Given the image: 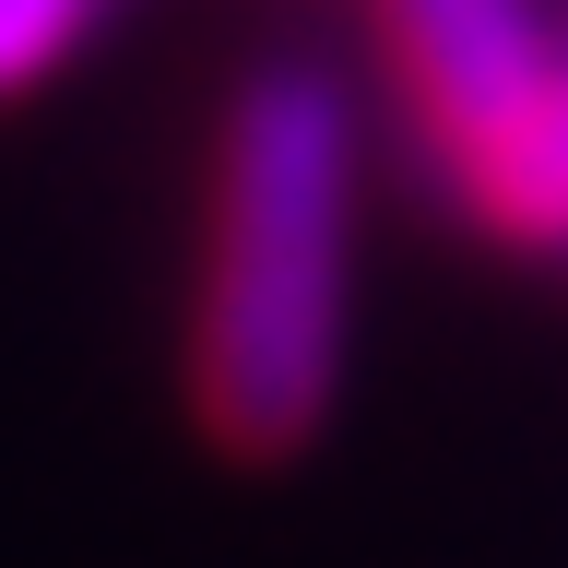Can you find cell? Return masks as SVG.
Returning a JSON list of instances; mask_svg holds the SVG:
<instances>
[{
	"instance_id": "6da1fadb",
	"label": "cell",
	"mask_w": 568,
	"mask_h": 568,
	"mask_svg": "<svg viewBox=\"0 0 568 568\" xmlns=\"http://www.w3.org/2000/svg\"><path fill=\"white\" fill-rule=\"evenodd\" d=\"M355 320V106L320 60H261L213 131L190 415L237 462H284L344 390Z\"/></svg>"
},
{
	"instance_id": "7a4b0ae2",
	"label": "cell",
	"mask_w": 568,
	"mask_h": 568,
	"mask_svg": "<svg viewBox=\"0 0 568 568\" xmlns=\"http://www.w3.org/2000/svg\"><path fill=\"white\" fill-rule=\"evenodd\" d=\"M379 48L438 178H474L557 83V36L532 0H379Z\"/></svg>"
},
{
	"instance_id": "3957f363",
	"label": "cell",
	"mask_w": 568,
	"mask_h": 568,
	"mask_svg": "<svg viewBox=\"0 0 568 568\" xmlns=\"http://www.w3.org/2000/svg\"><path fill=\"white\" fill-rule=\"evenodd\" d=\"M450 202L474 213L497 248H532V261L568 248V48H557V83L532 95V119L497 142L474 178H450Z\"/></svg>"
},
{
	"instance_id": "277c9868",
	"label": "cell",
	"mask_w": 568,
	"mask_h": 568,
	"mask_svg": "<svg viewBox=\"0 0 568 568\" xmlns=\"http://www.w3.org/2000/svg\"><path fill=\"white\" fill-rule=\"evenodd\" d=\"M95 24H106V0H0V95H36Z\"/></svg>"
}]
</instances>
